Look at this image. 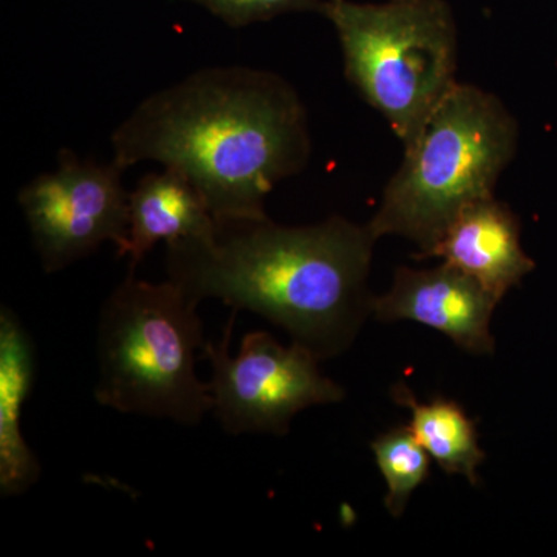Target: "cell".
<instances>
[{"instance_id": "cell-1", "label": "cell", "mask_w": 557, "mask_h": 557, "mask_svg": "<svg viewBox=\"0 0 557 557\" xmlns=\"http://www.w3.org/2000/svg\"><path fill=\"white\" fill-rule=\"evenodd\" d=\"M121 170L156 161L182 172L215 222L267 219L265 200L311 152L298 91L269 70L201 69L150 95L113 131Z\"/></svg>"}, {"instance_id": "cell-2", "label": "cell", "mask_w": 557, "mask_h": 557, "mask_svg": "<svg viewBox=\"0 0 557 557\" xmlns=\"http://www.w3.org/2000/svg\"><path fill=\"white\" fill-rule=\"evenodd\" d=\"M375 242L369 225L339 215L310 226L228 220L207 237L168 244L166 273L194 302L252 311L324 359L346 350L372 313Z\"/></svg>"}, {"instance_id": "cell-3", "label": "cell", "mask_w": 557, "mask_h": 557, "mask_svg": "<svg viewBox=\"0 0 557 557\" xmlns=\"http://www.w3.org/2000/svg\"><path fill=\"white\" fill-rule=\"evenodd\" d=\"M518 143V121L496 95L457 83L405 149L368 223L373 236L405 237L429 258L465 209L494 197Z\"/></svg>"}, {"instance_id": "cell-4", "label": "cell", "mask_w": 557, "mask_h": 557, "mask_svg": "<svg viewBox=\"0 0 557 557\" xmlns=\"http://www.w3.org/2000/svg\"><path fill=\"white\" fill-rule=\"evenodd\" d=\"M197 306L170 278L152 284L131 270L98 321V405L186 426L212 412L211 386L196 372L207 344Z\"/></svg>"}, {"instance_id": "cell-5", "label": "cell", "mask_w": 557, "mask_h": 557, "mask_svg": "<svg viewBox=\"0 0 557 557\" xmlns=\"http://www.w3.org/2000/svg\"><path fill=\"white\" fill-rule=\"evenodd\" d=\"M321 14L338 33L347 79L408 149L457 84L450 7L445 0H325Z\"/></svg>"}, {"instance_id": "cell-6", "label": "cell", "mask_w": 557, "mask_h": 557, "mask_svg": "<svg viewBox=\"0 0 557 557\" xmlns=\"http://www.w3.org/2000/svg\"><path fill=\"white\" fill-rule=\"evenodd\" d=\"M231 314L222 343H207L203 357L212 369V412L228 434L285 435L300 410L344 399V388L319 372V358L299 343L278 344L267 332H251L231 357Z\"/></svg>"}, {"instance_id": "cell-7", "label": "cell", "mask_w": 557, "mask_h": 557, "mask_svg": "<svg viewBox=\"0 0 557 557\" xmlns=\"http://www.w3.org/2000/svg\"><path fill=\"white\" fill-rule=\"evenodd\" d=\"M119 164L79 160L62 150L58 168L21 189L17 203L46 273H58L97 251L106 242L124 247L129 196Z\"/></svg>"}, {"instance_id": "cell-8", "label": "cell", "mask_w": 557, "mask_h": 557, "mask_svg": "<svg viewBox=\"0 0 557 557\" xmlns=\"http://www.w3.org/2000/svg\"><path fill=\"white\" fill-rule=\"evenodd\" d=\"M497 306L478 281L445 262L431 270L401 267L386 295L372 298V313L380 321L420 322L474 355H493L491 318Z\"/></svg>"}, {"instance_id": "cell-9", "label": "cell", "mask_w": 557, "mask_h": 557, "mask_svg": "<svg viewBox=\"0 0 557 557\" xmlns=\"http://www.w3.org/2000/svg\"><path fill=\"white\" fill-rule=\"evenodd\" d=\"M429 258L463 271L498 302L536 267L520 244L518 215L496 197L465 209Z\"/></svg>"}, {"instance_id": "cell-10", "label": "cell", "mask_w": 557, "mask_h": 557, "mask_svg": "<svg viewBox=\"0 0 557 557\" xmlns=\"http://www.w3.org/2000/svg\"><path fill=\"white\" fill-rule=\"evenodd\" d=\"M215 220L199 190L182 172L164 168L139 180L129 196V231L120 258H129L131 270L159 242L207 237Z\"/></svg>"}, {"instance_id": "cell-11", "label": "cell", "mask_w": 557, "mask_h": 557, "mask_svg": "<svg viewBox=\"0 0 557 557\" xmlns=\"http://www.w3.org/2000/svg\"><path fill=\"white\" fill-rule=\"evenodd\" d=\"M35 347L20 318L0 311V494L21 496L40 478V463L22 434V408L35 381Z\"/></svg>"}, {"instance_id": "cell-12", "label": "cell", "mask_w": 557, "mask_h": 557, "mask_svg": "<svg viewBox=\"0 0 557 557\" xmlns=\"http://www.w3.org/2000/svg\"><path fill=\"white\" fill-rule=\"evenodd\" d=\"M398 405L410 409V424L418 442L446 474H460L479 485L478 469L485 461L475 421L454 399L443 397L418 401L405 383L392 388Z\"/></svg>"}, {"instance_id": "cell-13", "label": "cell", "mask_w": 557, "mask_h": 557, "mask_svg": "<svg viewBox=\"0 0 557 557\" xmlns=\"http://www.w3.org/2000/svg\"><path fill=\"white\" fill-rule=\"evenodd\" d=\"M373 456L387 485L384 504L392 518H401L410 496L431 474V456L409 426H397L372 443Z\"/></svg>"}, {"instance_id": "cell-14", "label": "cell", "mask_w": 557, "mask_h": 557, "mask_svg": "<svg viewBox=\"0 0 557 557\" xmlns=\"http://www.w3.org/2000/svg\"><path fill=\"white\" fill-rule=\"evenodd\" d=\"M203 7L209 13L240 28L247 25L273 20L292 11H318L322 13L325 0H189Z\"/></svg>"}]
</instances>
